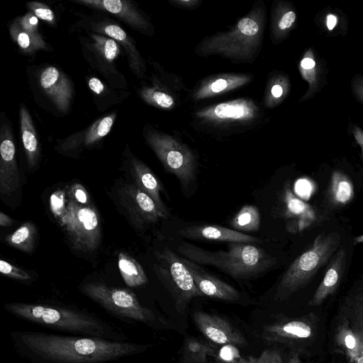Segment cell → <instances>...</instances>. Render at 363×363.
Here are the masks:
<instances>
[{
    "instance_id": "6da1fadb",
    "label": "cell",
    "mask_w": 363,
    "mask_h": 363,
    "mask_svg": "<svg viewBox=\"0 0 363 363\" xmlns=\"http://www.w3.org/2000/svg\"><path fill=\"white\" fill-rule=\"evenodd\" d=\"M18 354L30 363H106L145 352L149 345L96 337L14 330Z\"/></svg>"
},
{
    "instance_id": "7a4b0ae2",
    "label": "cell",
    "mask_w": 363,
    "mask_h": 363,
    "mask_svg": "<svg viewBox=\"0 0 363 363\" xmlns=\"http://www.w3.org/2000/svg\"><path fill=\"white\" fill-rule=\"evenodd\" d=\"M4 309L12 315L41 326L74 335L124 341L118 330L91 313L61 306L11 302Z\"/></svg>"
},
{
    "instance_id": "3957f363",
    "label": "cell",
    "mask_w": 363,
    "mask_h": 363,
    "mask_svg": "<svg viewBox=\"0 0 363 363\" xmlns=\"http://www.w3.org/2000/svg\"><path fill=\"white\" fill-rule=\"evenodd\" d=\"M177 250L184 257L196 264L216 267L236 279L258 275L275 262L266 251L247 243L230 242L228 250L210 251L182 242Z\"/></svg>"
},
{
    "instance_id": "277c9868",
    "label": "cell",
    "mask_w": 363,
    "mask_h": 363,
    "mask_svg": "<svg viewBox=\"0 0 363 363\" xmlns=\"http://www.w3.org/2000/svg\"><path fill=\"white\" fill-rule=\"evenodd\" d=\"M329 348L347 363H363V285L354 286L340 301L330 325Z\"/></svg>"
},
{
    "instance_id": "5b68a950",
    "label": "cell",
    "mask_w": 363,
    "mask_h": 363,
    "mask_svg": "<svg viewBox=\"0 0 363 363\" xmlns=\"http://www.w3.org/2000/svg\"><path fill=\"white\" fill-rule=\"evenodd\" d=\"M337 232L322 233L289 266L276 289L274 299L283 301L305 287L317 272L328 264L340 245Z\"/></svg>"
},
{
    "instance_id": "8992f818",
    "label": "cell",
    "mask_w": 363,
    "mask_h": 363,
    "mask_svg": "<svg viewBox=\"0 0 363 363\" xmlns=\"http://www.w3.org/2000/svg\"><path fill=\"white\" fill-rule=\"evenodd\" d=\"M146 140L164 168L177 178L183 194H189L196 185L198 162L194 153L173 137L156 130H149Z\"/></svg>"
},
{
    "instance_id": "52a82bcc",
    "label": "cell",
    "mask_w": 363,
    "mask_h": 363,
    "mask_svg": "<svg viewBox=\"0 0 363 363\" xmlns=\"http://www.w3.org/2000/svg\"><path fill=\"white\" fill-rule=\"evenodd\" d=\"M86 296L101 308L126 321L153 325L156 317L148 308L143 306L131 291L106 285L102 282H89L81 286Z\"/></svg>"
},
{
    "instance_id": "ba28073f",
    "label": "cell",
    "mask_w": 363,
    "mask_h": 363,
    "mask_svg": "<svg viewBox=\"0 0 363 363\" xmlns=\"http://www.w3.org/2000/svg\"><path fill=\"white\" fill-rule=\"evenodd\" d=\"M155 255L157 262L155 271L173 297L177 311L183 313L193 298L203 294L196 285L182 257L167 247L156 252Z\"/></svg>"
},
{
    "instance_id": "9c48e42d",
    "label": "cell",
    "mask_w": 363,
    "mask_h": 363,
    "mask_svg": "<svg viewBox=\"0 0 363 363\" xmlns=\"http://www.w3.org/2000/svg\"><path fill=\"white\" fill-rule=\"evenodd\" d=\"M60 227L74 250L91 253L99 247L101 239L100 219L91 204L81 205L69 199Z\"/></svg>"
},
{
    "instance_id": "30bf717a",
    "label": "cell",
    "mask_w": 363,
    "mask_h": 363,
    "mask_svg": "<svg viewBox=\"0 0 363 363\" xmlns=\"http://www.w3.org/2000/svg\"><path fill=\"white\" fill-rule=\"evenodd\" d=\"M318 318L314 313L298 318H281L263 328L262 337L269 342L289 347L291 351L306 354L316 340Z\"/></svg>"
},
{
    "instance_id": "8fae6325",
    "label": "cell",
    "mask_w": 363,
    "mask_h": 363,
    "mask_svg": "<svg viewBox=\"0 0 363 363\" xmlns=\"http://www.w3.org/2000/svg\"><path fill=\"white\" fill-rule=\"evenodd\" d=\"M120 204L138 228L155 223L168 217L157 207L153 199L135 184H125L118 189Z\"/></svg>"
},
{
    "instance_id": "7c38bea8",
    "label": "cell",
    "mask_w": 363,
    "mask_h": 363,
    "mask_svg": "<svg viewBox=\"0 0 363 363\" xmlns=\"http://www.w3.org/2000/svg\"><path fill=\"white\" fill-rule=\"evenodd\" d=\"M193 319L203 335L215 344L240 347L247 343L242 333L220 315L196 311Z\"/></svg>"
},
{
    "instance_id": "4fadbf2b",
    "label": "cell",
    "mask_w": 363,
    "mask_h": 363,
    "mask_svg": "<svg viewBox=\"0 0 363 363\" xmlns=\"http://www.w3.org/2000/svg\"><path fill=\"white\" fill-rule=\"evenodd\" d=\"M0 138V194L6 197L18 189L20 175L12 131L6 123L1 127Z\"/></svg>"
},
{
    "instance_id": "5bb4252c",
    "label": "cell",
    "mask_w": 363,
    "mask_h": 363,
    "mask_svg": "<svg viewBox=\"0 0 363 363\" xmlns=\"http://www.w3.org/2000/svg\"><path fill=\"white\" fill-rule=\"evenodd\" d=\"M260 30V24L256 18L252 16L245 17L230 32L208 40L205 44L208 48L206 52L229 54L230 51L240 48L238 43L252 45L253 41L258 40Z\"/></svg>"
},
{
    "instance_id": "9a60e30c",
    "label": "cell",
    "mask_w": 363,
    "mask_h": 363,
    "mask_svg": "<svg viewBox=\"0 0 363 363\" xmlns=\"http://www.w3.org/2000/svg\"><path fill=\"white\" fill-rule=\"evenodd\" d=\"M257 113L255 104L246 99H237L206 107L196 116L207 122L248 121Z\"/></svg>"
},
{
    "instance_id": "2e32d148",
    "label": "cell",
    "mask_w": 363,
    "mask_h": 363,
    "mask_svg": "<svg viewBox=\"0 0 363 363\" xmlns=\"http://www.w3.org/2000/svg\"><path fill=\"white\" fill-rule=\"evenodd\" d=\"M182 259L203 296L230 302L240 300V294L233 286L203 271L196 263L184 257Z\"/></svg>"
},
{
    "instance_id": "e0dca14e",
    "label": "cell",
    "mask_w": 363,
    "mask_h": 363,
    "mask_svg": "<svg viewBox=\"0 0 363 363\" xmlns=\"http://www.w3.org/2000/svg\"><path fill=\"white\" fill-rule=\"evenodd\" d=\"M39 82L42 89L62 112H67L72 97L73 89L67 76L55 67L44 69Z\"/></svg>"
},
{
    "instance_id": "ac0fdd59",
    "label": "cell",
    "mask_w": 363,
    "mask_h": 363,
    "mask_svg": "<svg viewBox=\"0 0 363 363\" xmlns=\"http://www.w3.org/2000/svg\"><path fill=\"white\" fill-rule=\"evenodd\" d=\"M182 236L201 240H211L247 244H260L262 240L256 237L217 225H196L181 229Z\"/></svg>"
},
{
    "instance_id": "d6986e66",
    "label": "cell",
    "mask_w": 363,
    "mask_h": 363,
    "mask_svg": "<svg viewBox=\"0 0 363 363\" xmlns=\"http://www.w3.org/2000/svg\"><path fill=\"white\" fill-rule=\"evenodd\" d=\"M77 3L113 14L140 32L148 29V23L130 1L77 0Z\"/></svg>"
},
{
    "instance_id": "ffe728a7",
    "label": "cell",
    "mask_w": 363,
    "mask_h": 363,
    "mask_svg": "<svg viewBox=\"0 0 363 363\" xmlns=\"http://www.w3.org/2000/svg\"><path fill=\"white\" fill-rule=\"evenodd\" d=\"M347 250L342 246L329 262L325 277L308 302L310 306H319L339 287L345 269Z\"/></svg>"
},
{
    "instance_id": "44dd1931",
    "label": "cell",
    "mask_w": 363,
    "mask_h": 363,
    "mask_svg": "<svg viewBox=\"0 0 363 363\" xmlns=\"http://www.w3.org/2000/svg\"><path fill=\"white\" fill-rule=\"evenodd\" d=\"M283 201L287 230L293 233L301 231L315 220V214L313 208L297 198L290 189L285 190Z\"/></svg>"
},
{
    "instance_id": "7402d4cb",
    "label": "cell",
    "mask_w": 363,
    "mask_h": 363,
    "mask_svg": "<svg viewBox=\"0 0 363 363\" xmlns=\"http://www.w3.org/2000/svg\"><path fill=\"white\" fill-rule=\"evenodd\" d=\"M130 164L135 184L153 199L162 213L169 216V212L160 195L162 191V185L155 174L138 158L133 157Z\"/></svg>"
},
{
    "instance_id": "603a6c76",
    "label": "cell",
    "mask_w": 363,
    "mask_h": 363,
    "mask_svg": "<svg viewBox=\"0 0 363 363\" xmlns=\"http://www.w3.org/2000/svg\"><path fill=\"white\" fill-rule=\"evenodd\" d=\"M116 114L112 113L98 119L86 130L68 138L62 148L64 150H73L81 147H91L110 132Z\"/></svg>"
},
{
    "instance_id": "cb8c5ba5",
    "label": "cell",
    "mask_w": 363,
    "mask_h": 363,
    "mask_svg": "<svg viewBox=\"0 0 363 363\" xmlns=\"http://www.w3.org/2000/svg\"><path fill=\"white\" fill-rule=\"evenodd\" d=\"M95 29L115 40L125 49L129 66L135 74L142 75L144 73L145 67L143 60L133 40L121 27L116 23H101Z\"/></svg>"
},
{
    "instance_id": "d4e9b609",
    "label": "cell",
    "mask_w": 363,
    "mask_h": 363,
    "mask_svg": "<svg viewBox=\"0 0 363 363\" xmlns=\"http://www.w3.org/2000/svg\"><path fill=\"white\" fill-rule=\"evenodd\" d=\"M250 80L246 74H221L204 82L194 95L196 100L216 96L245 84Z\"/></svg>"
},
{
    "instance_id": "484cf974",
    "label": "cell",
    "mask_w": 363,
    "mask_h": 363,
    "mask_svg": "<svg viewBox=\"0 0 363 363\" xmlns=\"http://www.w3.org/2000/svg\"><path fill=\"white\" fill-rule=\"evenodd\" d=\"M20 126L27 162L29 167L33 169L39 160L40 148L33 122L23 104L20 108Z\"/></svg>"
},
{
    "instance_id": "4316f807",
    "label": "cell",
    "mask_w": 363,
    "mask_h": 363,
    "mask_svg": "<svg viewBox=\"0 0 363 363\" xmlns=\"http://www.w3.org/2000/svg\"><path fill=\"white\" fill-rule=\"evenodd\" d=\"M118 266L125 283L130 287H139L147 282V277L140 263L125 252H119Z\"/></svg>"
},
{
    "instance_id": "83f0119b",
    "label": "cell",
    "mask_w": 363,
    "mask_h": 363,
    "mask_svg": "<svg viewBox=\"0 0 363 363\" xmlns=\"http://www.w3.org/2000/svg\"><path fill=\"white\" fill-rule=\"evenodd\" d=\"M354 196V187L351 179L340 172H335L328 189L329 201L336 206L348 203Z\"/></svg>"
},
{
    "instance_id": "f1b7e54d",
    "label": "cell",
    "mask_w": 363,
    "mask_h": 363,
    "mask_svg": "<svg viewBox=\"0 0 363 363\" xmlns=\"http://www.w3.org/2000/svg\"><path fill=\"white\" fill-rule=\"evenodd\" d=\"M36 233L35 225L31 222H26L13 233L8 235L5 241L13 248L30 253L35 246Z\"/></svg>"
},
{
    "instance_id": "f546056e",
    "label": "cell",
    "mask_w": 363,
    "mask_h": 363,
    "mask_svg": "<svg viewBox=\"0 0 363 363\" xmlns=\"http://www.w3.org/2000/svg\"><path fill=\"white\" fill-rule=\"evenodd\" d=\"M230 225L233 230L240 233L257 231L260 226L259 209L252 205L242 206L233 218Z\"/></svg>"
},
{
    "instance_id": "4dcf8cb0",
    "label": "cell",
    "mask_w": 363,
    "mask_h": 363,
    "mask_svg": "<svg viewBox=\"0 0 363 363\" xmlns=\"http://www.w3.org/2000/svg\"><path fill=\"white\" fill-rule=\"evenodd\" d=\"M10 34L21 50L30 54L38 50L45 49L46 43L40 33L32 34L21 28L15 22L10 26Z\"/></svg>"
},
{
    "instance_id": "1f68e13d",
    "label": "cell",
    "mask_w": 363,
    "mask_h": 363,
    "mask_svg": "<svg viewBox=\"0 0 363 363\" xmlns=\"http://www.w3.org/2000/svg\"><path fill=\"white\" fill-rule=\"evenodd\" d=\"M214 350L206 342L190 337L185 340L182 350L183 363H206Z\"/></svg>"
},
{
    "instance_id": "d6a6232c",
    "label": "cell",
    "mask_w": 363,
    "mask_h": 363,
    "mask_svg": "<svg viewBox=\"0 0 363 363\" xmlns=\"http://www.w3.org/2000/svg\"><path fill=\"white\" fill-rule=\"evenodd\" d=\"M92 48L99 59L105 63H113L121 53V45L115 40L99 34H91Z\"/></svg>"
},
{
    "instance_id": "836d02e7",
    "label": "cell",
    "mask_w": 363,
    "mask_h": 363,
    "mask_svg": "<svg viewBox=\"0 0 363 363\" xmlns=\"http://www.w3.org/2000/svg\"><path fill=\"white\" fill-rule=\"evenodd\" d=\"M69 198L66 189L54 191L50 197V208L54 218L60 226L67 213Z\"/></svg>"
},
{
    "instance_id": "e575fe53",
    "label": "cell",
    "mask_w": 363,
    "mask_h": 363,
    "mask_svg": "<svg viewBox=\"0 0 363 363\" xmlns=\"http://www.w3.org/2000/svg\"><path fill=\"white\" fill-rule=\"evenodd\" d=\"M141 97L147 103L162 108H170L174 101L172 96L155 88H143L140 91Z\"/></svg>"
},
{
    "instance_id": "d590c367",
    "label": "cell",
    "mask_w": 363,
    "mask_h": 363,
    "mask_svg": "<svg viewBox=\"0 0 363 363\" xmlns=\"http://www.w3.org/2000/svg\"><path fill=\"white\" fill-rule=\"evenodd\" d=\"M0 272L4 276L21 281L31 280V277L26 272L3 259L0 260Z\"/></svg>"
},
{
    "instance_id": "8d00e7d4",
    "label": "cell",
    "mask_w": 363,
    "mask_h": 363,
    "mask_svg": "<svg viewBox=\"0 0 363 363\" xmlns=\"http://www.w3.org/2000/svg\"><path fill=\"white\" fill-rule=\"evenodd\" d=\"M27 7L38 19L43 20L51 24L55 23L53 11L46 5L40 2H28Z\"/></svg>"
},
{
    "instance_id": "74e56055",
    "label": "cell",
    "mask_w": 363,
    "mask_h": 363,
    "mask_svg": "<svg viewBox=\"0 0 363 363\" xmlns=\"http://www.w3.org/2000/svg\"><path fill=\"white\" fill-rule=\"evenodd\" d=\"M69 199L81 205H90L89 197L86 189L81 184H73L67 189Z\"/></svg>"
},
{
    "instance_id": "f35d334b",
    "label": "cell",
    "mask_w": 363,
    "mask_h": 363,
    "mask_svg": "<svg viewBox=\"0 0 363 363\" xmlns=\"http://www.w3.org/2000/svg\"><path fill=\"white\" fill-rule=\"evenodd\" d=\"M14 22L21 28L28 33L32 34L38 33V18H37L33 13L30 11L26 13L23 16L17 18Z\"/></svg>"
},
{
    "instance_id": "ab89813d",
    "label": "cell",
    "mask_w": 363,
    "mask_h": 363,
    "mask_svg": "<svg viewBox=\"0 0 363 363\" xmlns=\"http://www.w3.org/2000/svg\"><path fill=\"white\" fill-rule=\"evenodd\" d=\"M252 363H284L279 351L266 350L257 357H251Z\"/></svg>"
},
{
    "instance_id": "60d3db41",
    "label": "cell",
    "mask_w": 363,
    "mask_h": 363,
    "mask_svg": "<svg viewBox=\"0 0 363 363\" xmlns=\"http://www.w3.org/2000/svg\"><path fill=\"white\" fill-rule=\"evenodd\" d=\"M296 189L299 195L308 199L312 193L313 186L309 181L301 179L296 183Z\"/></svg>"
},
{
    "instance_id": "b9f144b4",
    "label": "cell",
    "mask_w": 363,
    "mask_h": 363,
    "mask_svg": "<svg viewBox=\"0 0 363 363\" xmlns=\"http://www.w3.org/2000/svg\"><path fill=\"white\" fill-rule=\"evenodd\" d=\"M296 19V13L292 11H288L283 15L279 22V28L281 30H285L291 27Z\"/></svg>"
},
{
    "instance_id": "7bdbcfd3",
    "label": "cell",
    "mask_w": 363,
    "mask_h": 363,
    "mask_svg": "<svg viewBox=\"0 0 363 363\" xmlns=\"http://www.w3.org/2000/svg\"><path fill=\"white\" fill-rule=\"evenodd\" d=\"M89 86L94 93L99 94L104 89V84L101 81L95 77L91 78L89 81Z\"/></svg>"
},
{
    "instance_id": "ee69618b",
    "label": "cell",
    "mask_w": 363,
    "mask_h": 363,
    "mask_svg": "<svg viewBox=\"0 0 363 363\" xmlns=\"http://www.w3.org/2000/svg\"><path fill=\"white\" fill-rule=\"evenodd\" d=\"M13 224V219L4 212H0V225L2 227L11 226Z\"/></svg>"
},
{
    "instance_id": "f6af8a7d",
    "label": "cell",
    "mask_w": 363,
    "mask_h": 363,
    "mask_svg": "<svg viewBox=\"0 0 363 363\" xmlns=\"http://www.w3.org/2000/svg\"><path fill=\"white\" fill-rule=\"evenodd\" d=\"M288 363H306L303 362L300 358V354L294 351H290Z\"/></svg>"
},
{
    "instance_id": "bcb514c9",
    "label": "cell",
    "mask_w": 363,
    "mask_h": 363,
    "mask_svg": "<svg viewBox=\"0 0 363 363\" xmlns=\"http://www.w3.org/2000/svg\"><path fill=\"white\" fill-rule=\"evenodd\" d=\"M283 94V89L279 84H274L271 89V94L274 98H279Z\"/></svg>"
},
{
    "instance_id": "7dc6e473",
    "label": "cell",
    "mask_w": 363,
    "mask_h": 363,
    "mask_svg": "<svg viewBox=\"0 0 363 363\" xmlns=\"http://www.w3.org/2000/svg\"><path fill=\"white\" fill-rule=\"evenodd\" d=\"M301 65L303 69H308L315 66V62L311 58L306 57L302 60Z\"/></svg>"
},
{
    "instance_id": "c3c4849f",
    "label": "cell",
    "mask_w": 363,
    "mask_h": 363,
    "mask_svg": "<svg viewBox=\"0 0 363 363\" xmlns=\"http://www.w3.org/2000/svg\"><path fill=\"white\" fill-rule=\"evenodd\" d=\"M336 17L334 15L330 14L327 17V26L329 30H332L336 24Z\"/></svg>"
},
{
    "instance_id": "681fc988",
    "label": "cell",
    "mask_w": 363,
    "mask_h": 363,
    "mask_svg": "<svg viewBox=\"0 0 363 363\" xmlns=\"http://www.w3.org/2000/svg\"><path fill=\"white\" fill-rule=\"evenodd\" d=\"M218 362L219 363H252L251 357H249L247 359H244V358L240 357L238 360L232 362H221V361H219Z\"/></svg>"
},
{
    "instance_id": "f907efd6",
    "label": "cell",
    "mask_w": 363,
    "mask_h": 363,
    "mask_svg": "<svg viewBox=\"0 0 363 363\" xmlns=\"http://www.w3.org/2000/svg\"><path fill=\"white\" fill-rule=\"evenodd\" d=\"M363 242V235H359L354 238V243H361Z\"/></svg>"
},
{
    "instance_id": "816d5d0a",
    "label": "cell",
    "mask_w": 363,
    "mask_h": 363,
    "mask_svg": "<svg viewBox=\"0 0 363 363\" xmlns=\"http://www.w3.org/2000/svg\"><path fill=\"white\" fill-rule=\"evenodd\" d=\"M362 149H363V142H362Z\"/></svg>"
}]
</instances>
